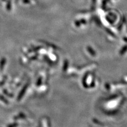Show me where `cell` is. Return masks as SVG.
<instances>
[{"instance_id": "6da1fadb", "label": "cell", "mask_w": 127, "mask_h": 127, "mask_svg": "<svg viewBox=\"0 0 127 127\" xmlns=\"http://www.w3.org/2000/svg\"><path fill=\"white\" fill-rule=\"evenodd\" d=\"M27 86H28V85H27L26 86H25V87H24V88L23 89V90L22 91V92H21L20 94V95H19V98H20L22 96V95L24 94V92H25V91L26 90V89H27Z\"/></svg>"}, {"instance_id": "7a4b0ae2", "label": "cell", "mask_w": 127, "mask_h": 127, "mask_svg": "<svg viewBox=\"0 0 127 127\" xmlns=\"http://www.w3.org/2000/svg\"><path fill=\"white\" fill-rule=\"evenodd\" d=\"M87 49H88V50H89V52L91 53V54L92 55V56H95V53L92 50V49H91L90 47H88V48H87Z\"/></svg>"}, {"instance_id": "3957f363", "label": "cell", "mask_w": 127, "mask_h": 127, "mask_svg": "<svg viewBox=\"0 0 127 127\" xmlns=\"http://www.w3.org/2000/svg\"><path fill=\"white\" fill-rule=\"evenodd\" d=\"M7 10H10L11 9V3L10 1H9V2L7 3Z\"/></svg>"}, {"instance_id": "277c9868", "label": "cell", "mask_w": 127, "mask_h": 127, "mask_svg": "<svg viewBox=\"0 0 127 127\" xmlns=\"http://www.w3.org/2000/svg\"><path fill=\"white\" fill-rule=\"evenodd\" d=\"M93 121L95 123V124H98V125H102V124H100V122H99V121H97V120H96V119H93Z\"/></svg>"}]
</instances>
